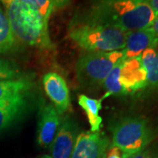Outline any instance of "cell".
Masks as SVG:
<instances>
[{
	"mask_svg": "<svg viewBox=\"0 0 158 158\" xmlns=\"http://www.w3.org/2000/svg\"><path fill=\"white\" fill-rule=\"evenodd\" d=\"M156 16L148 0H87L70 25H103L128 33L150 27Z\"/></svg>",
	"mask_w": 158,
	"mask_h": 158,
	"instance_id": "obj_1",
	"label": "cell"
},
{
	"mask_svg": "<svg viewBox=\"0 0 158 158\" xmlns=\"http://www.w3.org/2000/svg\"><path fill=\"white\" fill-rule=\"evenodd\" d=\"M4 6L12 34L17 41L41 49H53L48 24L34 8L23 0H11Z\"/></svg>",
	"mask_w": 158,
	"mask_h": 158,
	"instance_id": "obj_2",
	"label": "cell"
},
{
	"mask_svg": "<svg viewBox=\"0 0 158 158\" xmlns=\"http://www.w3.org/2000/svg\"><path fill=\"white\" fill-rule=\"evenodd\" d=\"M127 33L120 29L96 24L70 25L69 37L86 52L123 50Z\"/></svg>",
	"mask_w": 158,
	"mask_h": 158,
	"instance_id": "obj_3",
	"label": "cell"
},
{
	"mask_svg": "<svg viewBox=\"0 0 158 158\" xmlns=\"http://www.w3.org/2000/svg\"><path fill=\"white\" fill-rule=\"evenodd\" d=\"M112 144L125 154L144 150L154 138V132L148 120L139 117L119 119L111 127Z\"/></svg>",
	"mask_w": 158,
	"mask_h": 158,
	"instance_id": "obj_4",
	"label": "cell"
},
{
	"mask_svg": "<svg viewBox=\"0 0 158 158\" xmlns=\"http://www.w3.org/2000/svg\"><path fill=\"white\" fill-rule=\"evenodd\" d=\"M125 60L123 50L87 52L79 57L76 65L77 81L83 87L102 85L116 64Z\"/></svg>",
	"mask_w": 158,
	"mask_h": 158,
	"instance_id": "obj_5",
	"label": "cell"
},
{
	"mask_svg": "<svg viewBox=\"0 0 158 158\" xmlns=\"http://www.w3.org/2000/svg\"><path fill=\"white\" fill-rule=\"evenodd\" d=\"M37 99L32 90L16 96L0 107V136L22 122L34 111L38 104Z\"/></svg>",
	"mask_w": 158,
	"mask_h": 158,
	"instance_id": "obj_6",
	"label": "cell"
},
{
	"mask_svg": "<svg viewBox=\"0 0 158 158\" xmlns=\"http://www.w3.org/2000/svg\"><path fill=\"white\" fill-rule=\"evenodd\" d=\"M62 118L52 104L43 100L39 103L36 141L40 147H50L61 125Z\"/></svg>",
	"mask_w": 158,
	"mask_h": 158,
	"instance_id": "obj_7",
	"label": "cell"
},
{
	"mask_svg": "<svg viewBox=\"0 0 158 158\" xmlns=\"http://www.w3.org/2000/svg\"><path fill=\"white\" fill-rule=\"evenodd\" d=\"M109 144V138L105 133L80 132L70 158H104Z\"/></svg>",
	"mask_w": 158,
	"mask_h": 158,
	"instance_id": "obj_8",
	"label": "cell"
},
{
	"mask_svg": "<svg viewBox=\"0 0 158 158\" xmlns=\"http://www.w3.org/2000/svg\"><path fill=\"white\" fill-rule=\"evenodd\" d=\"M78 134L77 120L70 115L62 117L59 129L49 147L51 157L70 158Z\"/></svg>",
	"mask_w": 158,
	"mask_h": 158,
	"instance_id": "obj_9",
	"label": "cell"
},
{
	"mask_svg": "<svg viewBox=\"0 0 158 158\" xmlns=\"http://www.w3.org/2000/svg\"><path fill=\"white\" fill-rule=\"evenodd\" d=\"M119 83L127 94L135 93L148 86L147 74L141 56L125 59L119 71Z\"/></svg>",
	"mask_w": 158,
	"mask_h": 158,
	"instance_id": "obj_10",
	"label": "cell"
},
{
	"mask_svg": "<svg viewBox=\"0 0 158 158\" xmlns=\"http://www.w3.org/2000/svg\"><path fill=\"white\" fill-rule=\"evenodd\" d=\"M42 85L57 113L62 116L70 107L69 90L66 81L56 72H48L42 77Z\"/></svg>",
	"mask_w": 158,
	"mask_h": 158,
	"instance_id": "obj_11",
	"label": "cell"
},
{
	"mask_svg": "<svg viewBox=\"0 0 158 158\" xmlns=\"http://www.w3.org/2000/svg\"><path fill=\"white\" fill-rule=\"evenodd\" d=\"M158 47V37L151 27L127 33L123 49L125 59L141 56L147 49Z\"/></svg>",
	"mask_w": 158,
	"mask_h": 158,
	"instance_id": "obj_12",
	"label": "cell"
},
{
	"mask_svg": "<svg viewBox=\"0 0 158 158\" xmlns=\"http://www.w3.org/2000/svg\"><path fill=\"white\" fill-rule=\"evenodd\" d=\"M102 100L103 98L97 99L84 94L78 96V105L86 114L90 124V131L93 133L100 132L102 127L103 120L102 117L99 115V112L102 108Z\"/></svg>",
	"mask_w": 158,
	"mask_h": 158,
	"instance_id": "obj_13",
	"label": "cell"
},
{
	"mask_svg": "<svg viewBox=\"0 0 158 158\" xmlns=\"http://www.w3.org/2000/svg\"><path fill=\"white\" fill-rule=\"evenodd\" d=\"M34 83L30 77L11 80H0V100L11 99L14 97L34 90Z\"/></svg>",
	"mask_w": 158,
	"mask_h": 158,
	"instance_id": "obj_14",
	"label": "cell"
},
{
	"mask_svg": "<svg viewBox=\"0 0 158 158\" xmlns=\"http://www.w3.org/2000/svg\"><path fill=\"white\" fill-rule=\"evenodd\" d=\"M141 63L147 74L148 85L158 89V52L149 48L141 55Z\"/></svg>",
	"mask_w": 158,
	"mask_h": 158,
	"instance_id": "obj_15",
	"label": "cell"
},
{
	"mask_svg": "<svg viewBox=\"0 0 158 158\" xmlns=\"http://www.w3.org/2000/svg\"><path fill=\"white\" fill-rule=\"evenodd\" d=\"M17 42L6 13L0 6V54L15 50L17 48Z\"/></svg>",
	"mask_w": 158,
	"mask_h": 158,
	"instance_id": "obj_16",
	"label": "cell"
},
{
	"mask_svg": "<svg viewBox=\"0 0 158 158\" xmlns=\"http://www.w3.org/2000/svg\"><path fill=\"white\" fill-rule=\"evenodd\" d=\"M124 61V60H123ZM123 61L119 62L118 64L115 65V67L111 70V72L108 74L107 77L105 78L103 82V87L106 90V96L109 95H115V96H121L126 95V91L123 89L119 83V71L121 63Z\"/></svg>",
	"mask_w": 158,
	"mask_h": 158,
	"instance_id": "obj_17",
	"label": "cell"
},
{
	"mask_svg": "<svg viewBox=\"0 0 158 158\" xmlns=\"http://www.w3.org/2000/svg\"><path fill=\"white\" fill-rule=\"evenodd\" d=\"M25 77L14 62L0 59V80H11Z\"/></svg>",
	"mask_w": 158,
	"mask_h": 158,
	"instance_id": "obj_18",
	"label": "cell"
},
{
	"mask_svg": "<svg viewBox=\"0 0 158 158\" xmlns=\"http://www.w3.org/2000/svg\"><path fill=\"white\" fill-rule=\"evenodd\" d=\"M29 6H32L41 15L46 22L48 24L49 18L54 11L51 0H23Z\"/></svg>",
	"mask_w": 158,
	"mask_h": 158,
	"instance_id": "obj_19",
	"label": "cell"
},
{
	"mask_svg": "<svg viewBox=\"0 0 158 158\" xmlns=\"http://www.w3.org/2000/svg\"><path fill=\"white\" fill-rule=\"evenodd\" d=\"M126 155L127 154H125L120 148L111 145L108 147L104 158H124Z\"/></svg>",
	"mask_w": 158,
	"mask_h": 158,
	"instance_id": "obj_20",
	"label": "cell"
},
{
	"mask_svg": "<svg viewBox=\"0 0 158 158\" xmlns=\"http://www.w3.org/2000/svg\"><path fill=\"white\" fill-rule=\"evenodd\" d=\"M69 2H70V0H51L54 11L65 8L69 4Z\"/></svg>",
	"mask_w": 158,
	"mask_h": 158,
	"instance_id": "obj_21",
	"label": "cell"
},
{
	"mask_svg": "<svg viewBox=\"0 0 158 158\" xmlns=\"http://www.w3.org/2000/svg\"><path fill=\"white\" fill-rule=\"evenodd\" d=\"M124 158H152L151 156L149 155V153L147 151H140V152L134 153V154H128L126 155Z\"/></svg>",
	"mask_w": 158,
	"mask_h": 158,
	"instance_id": "obj_22",
	"label": "cell"
},
{
	"mask_svg": "<svg viewBox=\"0 0 158 158\" xmlns=\"http://www.w3.org/2000/svg\"><path fill=\"white\" fill-rule=\"evenodd\" d=\"M148 4L152 7V9L155 11L156 15L158 13V0H148Z\"/></svg>",
	"mask_w": 158,
	"mask_h": 158,
	"instance_id": "obj_23",
	"label": "cell"
},
{
	"mask_svg": "<svg viewBox=\"0 0 158 158\" xmlns=\"http://www.w3.org/2000/svg\"><path fill=\"white\" fill-rule=\"evenodd\" d=\"M150 27L152 28L153 31L155 32V34H156V36L158 37V13L157 15L156 16V18H155V19H154V21H153Z\"/></svg>",
	"mask_w": 158,
	"mask_h": 158,
	"instance_id": "obj_24",
	"label": "cell"
},
{
	"mask_svg": "<svg viewBox=\"0 0 158 158\" xmlns=\"http://www.w3.org/2000/svg\"><path fill=\"white\" fill-rule=\"evenodd\" d=\"M10 1H11V0H0V2H1L4 6H6V4H7V3H9Z\"/></svg>",
	"mask_w": 158,
	"mask_h": 158,
	"instance_id": "obj_25",
	"label": "cell"
},
{
	"mask_svg": "<svg viewBox=\"0 0 158 158\" xmlns=\"http://www.w3.org/2000/svg\"><path fill=\"white\" fill-rule=\"evenodd\" d=\"M40 158H52L50 156H48V155H43V156H41Z\"/></svg>",
	"mask_w": 158,
	"mask_h": 158,
	"instance_id": "obj_26",
	"label": "cell"
}]
</instances>
